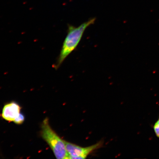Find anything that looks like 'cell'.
Masks as SVG:
<instances>
[{
    "mask_svg": "<svg viewBox=\"0 0 159 159\" xmlns=\"http://www.w3.org/2000/svg\"><path fill=\"white\" fill-rule=\"evenodd\" d=\"M21 107L15 102H11L6 104L2 109V117L5 120L14 122L20 113Z\"/></svg>",
    "mask_w": 159,
    "mask_h": 159,
    "instance_id": "277c9868",
    "label": "cell"
},
{
    "mask_svg": "<svg viewBox=\"0 0 159 159\" xmlns=\"http://www.w3.org/2000/svg\"><path fill=\"white\" fill-rule=\"evenodd\" d=\"M153 129L156 136L159 138V118L153 125Z\"/></svg>",
    "mask_w": 159,
    "mask_h": 159,
    "instance_id": "8992f818",
    "label": "cell"
},
{
    "mask_svg": "<svg viewBox=\"0 0 159 159\" xmlns=\"http://www.w3.org/2000/svg\"><path fill=\"white\" fill-rule=\"evenodd\" d=\"M69 159H85L94 151L102 146V142H99L90 146L83 148L65 141Z\"/></svg>",
    "mask_w": 159,
    "mask_h": 159,
    "instance_id": "3957f363",
    "label": "cell"
},
{
    "mask_svg": "<svg viewBox=\"0 0 159 159\" xmlns=\"http://www.w3.org/2000/svg\"><path fill=\"white\" fill-rule=\"evenodd\" d=\"M25 120V117L24 115L21 114V113H20L18 116L16 118L13 122L15 123L16 124L21 125L24 122Z\"/></svg>",
    "mask_w": 159,
    "mask_h": 159,
    "instance_id": "5b68a950",
    "label": "cell"
},
{
    "mask_svg": "<svg viewBox=\"0 0 159 159\" xmlns=\"http://www.w3.org/2000/svg\"><path fill=\"white\" fill-rule=\"evenodd\" d=\"M41 134L42 138L50 147L57 158L69 159L65 141L51 128L48 118H45L42 123Z\"/></svg>",
    "mask_w": 159,
    "mask_h": 159,
    "instance_id": "7a4b0ae2",
    "label": "cell"
},
{
    "mask_svg": "<svg viewBox=\"0 0 159 159\" xmlns=\"http://www.w3.org/2000/svg\"><path fill=\"white\" fill-rule=\"evenodd\" d=\"M96 18L89 19L76 27L69 25L67 33L54 68L57 69L61 66L66 57L76 49L80 42L85 30L91 25L94 24Z\"/></svg>",
    "mask_w": 159,
    "mask_h": 159,
    "instance_id": "6da1fadb",
    "label": "cell"
}]
</instances>
